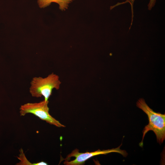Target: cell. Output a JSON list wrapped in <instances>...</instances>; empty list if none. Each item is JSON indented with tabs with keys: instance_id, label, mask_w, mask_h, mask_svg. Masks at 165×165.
<instances>
[{
	"instance_id": "obj_2",
	"label": "cell",
	"mask_w": 165,
	"mask_h": 165,
	"mask_svg": "<svg viewBox=\"0 0 165 165\" xmlns=\"http://www.w3.org/2000/svg\"><path fill=\"white\" fill-rule=\"evenodd\" d=\"M61 83L59 76L53 73L45 78L35 77L30 82L29 92L33 97L38 98L43 96L44 100L47 101L53 90H59Z\"/></svg>"
},
{
	"instance_id": "obj_6",
	"label": "cell",
	"mask_w": 165,
	"mask_h": 165,
	"mask_svg": "<svg viewBox=\"0 0 165 165\" xmlns=\"http://www.w3.org/2000/svg\"><path fill=\"white\" fill-rule=\"evenodd\" d=\"M134 1L135 0H127L125 2H120V3L118 2L114 6H111L110 7V9H112L113 8H114L115 7L118 6L119 5L124 4L125 3H126L127 2L129 3L131 6L132 14V20H131V24L130 27L132 25V23L133 20V17L134 16L133 7V4H134ZM156 0H150L148 6V9L149 10H151L152 8V7H153L154 6L156 3Z\"/></svg>"
},
{
	"instance_id": "obj_4",
	"label": "cell",
	"mask_w": 165,
	"mask_h": 165,
	"mask_svg": "<svg viewBox=\"0 0 165 165\" xmlns=\"http://www.w3.org/2000/svg\"><path fill=\"white\" fill-rule=\"evenodd\" d=\"M122 144L117 148L107 150H101L100 149L96 151L84 153L79 152V150L75 149L68 154L65 159L64 164L66 165H81L84 164L88 160L95 156L105 155L112 152H117L126 157L127 153L125 150L120 149Z\"/></svg>"
},
{
	"instance_id": "obj_1",
	"label": "cell",
	"mask_w": 165,
	"mask_h": 165,
	"mask_svg": "<svg viewBox=\"0 0 165 165\" xmlns=\"http://www.w3.org/2000/svg\"><path fill=\"white\" fill-rule=\"evenodd\" d=\"M137 106L147 115L148 124L145 126L143 130V136L140 146L143 145V140L146 134L152 130L156 134L157 141L160 144L165 139V114L156 112L151 108L143 98L140 99L137 102Z\"/></svg>"
},
{
	"instance_id": "obj_5",
	"label": "cell",
	"mask_w": 165,
	"mask_h": 165,
	"mask_svg": "<svg viewBox=\"0 0 165 165\" xmlns=\"http://www.w3.org/2000/svg\"><path fill=\"white\" fill-rule=\"evenodd\" d=\"M75 0H38L37 2L39 7L45 8L49 6L52 2H55L59 5V9L62 11L67 9L70 3Z\"/></svg>"
},
{
	"instance_id": "obj_3",
	"label": "cell",
	"mask_w": 165,
	"mask_h": 165,
	"mask_svg": "<svg viewBox=\"0 0 165 165\" xmlns=\"http://www.w3.org/2000/svg\"><path fill=\"white\" fill-rule=\"evenodd\" d=\"M49 101L44 100L39 102L28 103L21 105L20 108V116H24L28 113L32 114L41 120L58 127H65L49 113Z\"/></svg>"
}]
</instances>
